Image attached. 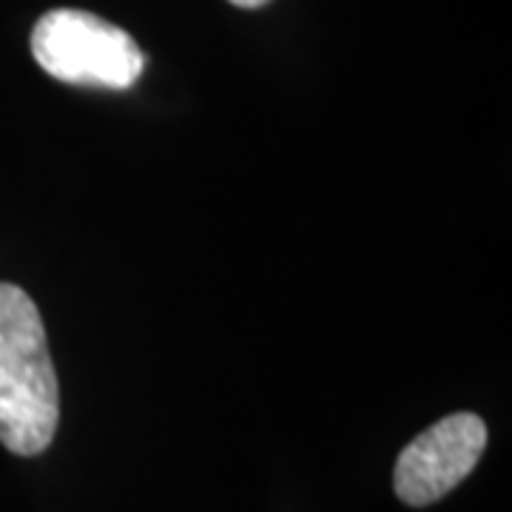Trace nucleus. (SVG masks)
<instances>
[{"instance_id": "obj_1", "label": "nucleus", "mask_w": 512, "mask_h": 512, "mask_svg": "<svg viewBox=\"0 0 512 512\" xmlns=\"http://www.w3.org/2000/svg\"><path fill=\"white\" fill-rule=\"evenodd\" d=\"M60 390L37 305L0 282V444L15 456L43 453L57 433Z\"/></svg>"}, {"instance_id": "obj_2", "label": "nucleus", "mask_w": 512, "mask_h": 512, "mask_svg": "<svg viewBox=\"0 0 512 512\" xmlns=\"http://www.w3.org/2000/svg\"><path fill=\"white\" fill-rule=\"evenodd\" d=\"M32 55L55 80L100 89H128L146 66L126 29L80 9H52L37 20Z\"/></svg>"}, {"instance_id": "obj_3", "label": "nucleus", "mask_w": 512, "mask_h": 512, "mask_svg": "<svg viewBox=\"0 0 512 512\" xmlns=\"http://www.w3.org/2000/svg\"><path fill=\"white\" fill-rule=\"evenodd\" d=\"M487 447V424L476 413H453L402 450L393 487L407 507H430L473 473Z\"/></svg>"}, {"instance_id": "obj_4", "label": "nucleus", "mask_w": 512, "mask_h": 512, "mask_svg": "<svg viewBox=\"0 0 512 512\" xmlns=\"http://www.w3.org/2000/svg\"><path fill=\"white\" fill-rule=\"evenodd\" d=\"M228 3H234L239 9H259V6H265L268 0H228Z\"/></svg>"}]
</instances>
